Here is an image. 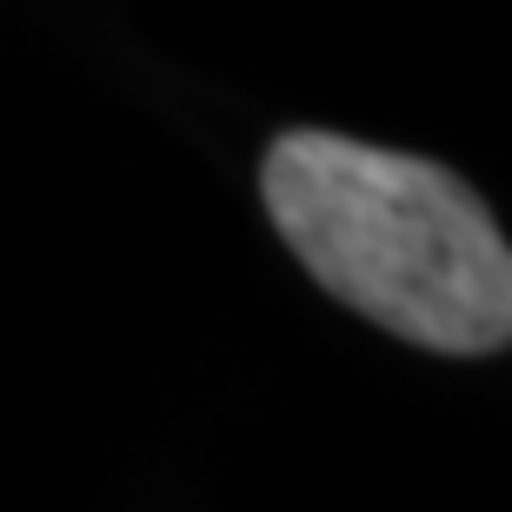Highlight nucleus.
<instances>
[{"instance_id":"nucleus-1","label":"nucleus","mask_w":512,"mask_h":512,"mask_svg":"<svg viewBox=\"0 0 512 512\" xmlns=\"http://www.w3.org/2000/svg\"><path fill=\"white\" fill-rule=\"evenodd\" d=\"M260 193L300 266L373 326L433 353L506 346L512 253L446 167L340 133H286L266 153Z\"/></svg>"}]
</instances>
